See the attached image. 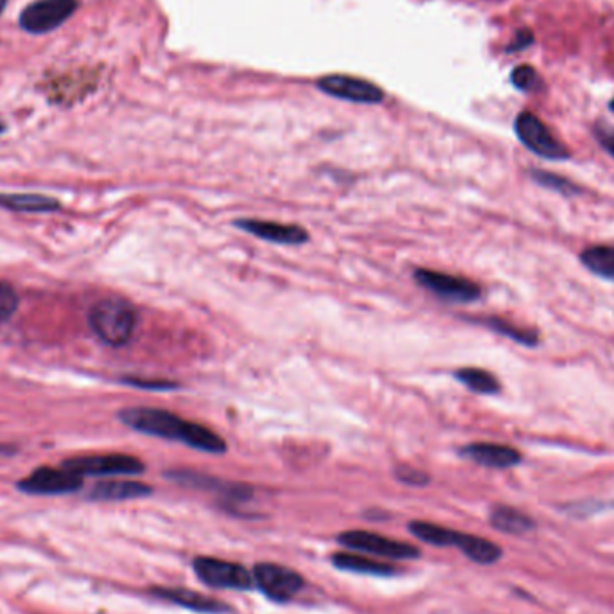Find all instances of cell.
I'll return each instance as SVG.
<instances>
[{
    "instance_id": "obj_1",
    "label": "cell",
    "mask_w": 614,
    "mask_h": 614,
    "mask_svg": "<svg viewBox=\"0 0 614 614\" xmlns=\"http://www.w3.org/2000/svg\"><path fill=\"white\" fill-rule=\"evenodd\" d=\"M119 419L124 426L139 433L157 439L178 440L185 446L203 453L220 455L227 451V444L218 433L205 428L202 424L184 421L176 413L167 412L162 408H146V406L124 408L123 412H119Z\"/></svg>"
},
{
    "instance_id": "obj_2",
    "label": "cell",
    "mask_w": 614,
    "mask_h": 614,
    "mask_svg": "<svg viewBox=\"0 0 614 614\" xmlns=\"http://www.w3.org/2000/svg\"><path fill=\"white\" fill-rule=\"evenodd\" d=\"M88 324L101 342L110 347H121L132 340L137 311L124 299L110 297L99 300L88 313Z\"/></svg>"
},
{
    "instance_id": "obj_3",
    "label": "cell",
    "mask_w": 614,
    "mask_h": 614,
    "mask_svg": "<svg viewBox=\"0 0 614 614\" xmlns=\"http://www.w3.org/2000/svg\"><path fill=\"white\" fill-rule=\"evenodd\" d=\"M514 132L518 135L519 142L537 157L555 162L568 160L571 157L570 150L553 135L552 130L537 115L521 112L514 121Z\"/></svg>"
},
{
    "instance_id": "obj_4",
    "label": "cell",
    "mask_w": 614,
    "mask_h": 614,
    "mask_svg": "<svg viewBox=\"0 0 614 614\" xmlns=\"http://www.w3.org/2000/svg\"><path fill=\"white\" fill-rule=\"evenodd\" d=\"M79 0H35L22 9L18 24L29 35H47L78 11Z\"/></svg>"
},
{
    "instance_id": "obj_5",
    "label": "cell",
    "mask_w": 614,
    "mask_h": 614,
    "mask_svg": "<svg viewBox=\"0 0 614 614\" xmlns=\"http://www.w3.org/2000/svg\"><path fill=\"white\" fill-rule=\"evenodd\" d=\"M63 467L79 476H133L144 473L146 465L130 455H87L65 460Z\"/></svg>"
},
{
    "instance_id": "obj_6",
    "label": "cell",
    "mask_w": 614,
    "mask_h": 614,
    "mask_svg": "<svg viewBox=\"0 0 614 614\" xmlns=\"http://www.w3.org/2000/svg\"><path fill=\"white\" fill-rule=\"evenodd\" d=\"M194 571L203 584L212 588L245 591L255 584L254 575L245 566L214 557H198L194 561Z\"/></svg>"
},
{
    "instance_id": "obj_7",
    "label": "cell",
    "mask_w": 614,
    "mask_h": 614,
    "mask_svg": "<svg viewBox=\"0 0 614 614\" xmlns=\"http://www.w3.org/2000/svg\"><path fill=\"white\" fill-rule=\"evenodd\" d=\"M338 539L343 546L351 548L354 552L369 553L376 557H385V559H394V561L419 557V550L412 544L394 541L390 537L379 536V534H372L365 530H349Z\"/></svg>"
},
{
    "instance_id": "obj_8",
    "label": "cell",
    "mask_w": 614,
    "mask_h": 614,
    "mask_svg": "<svg viewBox=\"0 0 614 614\" xmlns=\"http://www.w3.org/2000/svg\"><path fill=\"white\" fill-rule=\"evenodd\" d=\"M252 575L264 595L275 602H288L304 588V579L300 573L281 564L261 562L255 566Z\"/></svg>"
},
{
    "instance_id": "obj_9",
    "label": "cell",
    "mask_w": 614,
    "mask_h": 614,
    "mask_svg": "<svg viewBox=\"0 0 614 614\" xmlns=\"http://www.w3.org/2000/svg\"><path fill=\"white\" fill-rule=\"evenodd\" d=\"M83 476L72 473L69 469H56V467H38L24 480L18 482V489L27 494L36 496H60L71 494L81 489Z\"/></svg>"
},
{
    "instance_id": "obj_10",
    "label": "cell",
    "mask_w": 614,
    "mask_h": 614,
    "mask_svg": "<svg viewBox=\"0 0 614 614\" xmlns=\"http://www.w3.org/2000/svg\"><path fill=\"white\" fill-rule=\"evenodd\" d=\"M415 281L433 295L451 302H474L482 297V288L476 282L449 273L421 268L415 272Z\"/></svg>"
},
{
    "instance_id": "obj_11",
    "label": "cell",
    "mask_w": 614,
    "mask_h": 614,
    "mask_svg": "<svg viewBox=\"0 0 614 614\" xmlns=\"http://www.w3.org/2000/svg\"><path fill=\"white\" fill-rule=\"evenodd\" d=\"M318 88L327 96L361 105H378L385 97V92L374 83L352 76H325L318 79Z\"/></svg>"
},
{
    "instance_id": "obj_12",
    "label": "cell",
    "mask_w": 614,
    "mask_h": 614,
    "mask_svg": "<svg viewBox=\"0 0 614 614\" xmlns=\"http://www.w3.org/2000/svg\"><path fill=\"white\" fill-rule=\"evenodd\" d=\"M234 225L237 229L245 230L248 234L275 245H302L309 239V234L299 225H284L264 220H237Z\"/></svg>"
},
{
    "instance_id": "obj_13",
    "label": "cell",
    "mask_w": 614,
    "mask_h": 614,
    "mask_svg": "<svg viewBox=\"0 0 614 614\" xmlns=\"http://www.w3.org/2000/svg\"><path fill=\"white\" fill-rule=\"evenodd\" d=\"M460 455L483 467L491 469H510L523 460L518 449L501 444H491V442H476L460 449Z\"/></svg>"
},
{
    "instance_id": "obj_14",
    "label": "cell",
    "mask_w": 614,
    "mask_h": 614,
    "mask_svg": "<svg viewBox=\"0 0 614 614\" xmlns=\"http://www.w3.org/2000/svg\"><path fill=\"white\" fill-rule=\"evenodd\" d=\"M151 487L146 483L130 482V480H106L97 483L90 492V498L97 501L137 500L150 496Z\"/></svg>"
},
{
    "instance_id": "obj_15",
    "label": "cell",
    "mask_w": 614,
    "mask_h": 614,
    "mask_svg": "<svg viewBox=\"0 0 614 614\" xmlns=\"http://www.w3.org/2000/svg\"><path fill=\"white\" fill-rule=\"evenodd\" d=\"M153 595H157V597L160 598H166L167 602H173L176 606L191 609V611H196V613H221V611L225 609L223 604H220L218 600L205 597L202 593L191 591V589H153Z\"/></svg>"
},
{
    "instance_id": "obj_16",
    "label": "cell",
    "mask_w": 614,
    "mask_h": 614,
    "mask_svg": "<svg viewBox=\"0 0 614 614\" xmlns=\"http://www.w3.org/2000/svg\"><path fill=\"white\" fill-rule=\"evenodd\" d=\"M0 207L15 212H56L60 202L44 194H0Z\"/></svg>"
},
{
    "instance_id": "obj_17",
    "label": "cell",
    "mask_w": 614,
    "mask_h": 614,
    "mask_svg": "<svg viewBox=\"0 0 614 614\" xmlns=\"http://www.w3.org/2000/svg\"><path fill=\"white\" fill-rule=\"evenodd\" d=\"M333 564L340 570L365 573V575H378V577H390L394 575L395 568L388 562L376 561L356 553H336L333 555Z\"/></svg>"
},
{
    "instance_id": "obj_18",
    "label": "cell",
    "mask_w": 614,
    "mask_h": 614,
    "mask_svg": "<svg viewBox=\"0 0 614 614\" xmlns=\"http://www.w3.org/2000/svg\"><path fill=\"white\" fill-rule=\"evenodd\" d=\"M491 525L498 528L503 534H512V536L527 534L536 527L534 519L527 516L525 512L512 509V507H496L492 510Z\"/></svg>"
},
{
    "instance_id": "obj_19",
    "label": "cell",
    "mask_w": 614,
    "mask_h": 614,
    "mask_svg": "<svg viewBox=\"0 0 614 614\" xmlns=\"http://www.w3.org/2000/svg\"><path fill=\"white\" fill-rule=\"evenodd\" d=\"M580 261L589 272L604 281L614 282V248L613 246H591L580 254Z\"/></svg>"
},
{
    "instance_id": "obj_20",
    "label": "cell",
    "mask_w": 614,
    "mask_h": 614,
    "mask_svg": "<svg viewBox=\"0 0 614 614\" xmlns=\"http://www.w3.org/2000/svg\"><path fill=\"white\" fill-rule=\"evenodd\" d=\"M455 378L476 394L494 395L501 390L500 381L489 370L464 367L455 372Z\"/></svg>"
},
{
    "instance_id": "obj_21",
    "label": "cell",
    "mask_w": 614,
    "mask_h": 614,
    "mask_svg": "<svg viewBox=\"0 0 614 614\" xmlns=\"http://www.w3.org/2000/svg\"><path fill=\"white\" fill-rule=\"evenodd\" d=\"M410 532L417 539H421L424 543L433 544V546H455V539H457L455 530L440 527L435 523H426V521L410 523Z\"/></svg>"
},
{
    "instance_id": "obj_22",
    "label": "cell",
    "mask_w": 614,
    "mask_h": 614,
    "mask_svg": "<svg viewBox=\"0 0 614 614\" xmlns=\"http://www.w3.org/2000/svg\"><path fill=\"white\" fill-rule=\"evenodd\" d=\"M485 325L491 327L494 333L501 334V336H507L510 340L519 343V345H525V347H536L539 343V334L534 329H527V327H519V325L510 324L507 320H501V318H487Z\"/></svg>"
},
{
    "instance_id": "obj_23",
    "label": "cell",
    "mask_w": 614,
    "mask_h": 614,
    "mask_svg": "<svg viewBox=\"0 0 614 614\" xmlns=\"http://www.w3.org/2000/svg\"><path fill=\"white\" fill-rule=\"evenodd\" d=\"M510 83L516 90L525 92V94H536L544 88V81L539 76V72L530 65L514 67V71L510 74Z\"/></svg>"
},
{
    "instance_id": "obj_24",
    "label": "cell",
    "mask_w": 614,
    "mask_h": 614,
    "mask_svg": "<svg viewBox=\"0 0 614 614\" xmlns=\"http://www.w3.org/2000/svg\"><path fill=\"white\" fill-rule=\"evenodd\" d=\"M532 180L541 185V187H546V189H550V191H555V193L568 194V196L580 194L579 185H575L573 182H570V180H566L564 176L553 175V173H548V171H541V169L532 171Z\"/></svg>"
},
{
    "instance_id": "obj_25",
    "label": "cell",
    "mask_w": 614,
    "mask_h": 614,
    "mask_svg": "<svg viewBox=\"0 0 614 614\" xmlns=\"http://www.w3.org/2000/svg\"><path fill=\"white\" fill-rule=\"evenodd\" d=\"M18 299L17 291L9 286L8 282L0 281V322H6L11 316L17 313Z\"/></svg>"
},
{
    "instance_id": "obj_26",
    "label": "cell",
    "mask_w": 614,
    "mask_h": 614,
    "mask_svg": "<svg viewBox=\"0 0 614 614\" xmlns=\"http://www.w3.org/2000/svg\"><path fill=\"white\" fill-rule=\"evenodd\" d=\"M593 135L598 144L614 158V126L607 124L606 121H598L593 126Z\"/></svg>"
},
{
    "instance_id": "obj_27",
    "label": "cell",
    "mask_w": 614,
    "mask_h": 614,
    "mask_svg": "<svg viewBox=\"0 0 614 614\" xmlns=\"http://www.w3.org/2000/svg\"><path fill=\"white\" fill-rule=\"evenodd\" d=\"M124 383L137 386V388H146V390H176L180 386L166 379L124 378Z\"/></svg>"
},
{
    "instance_id": "obj_28",
    "label": "cell",
    "mask_w": 614,
    "mask_h": 614,
    "mask_svg": "<svg viewBox=\"0 0 614 614\" xmlns=\"http://www.w3.org/2000/svg\"><path fill=\"white\" fill-rule=\"evenodd\" d=\"M395 476L399 478V482L408 483V485H426L428 483V476L422 473V471H417V469H413L410 465H403V467H399L397 471H395Z\"/></svg>"
},
{
    "instance_id": "obj_29",
    "label": "cell",
    "mask_w": 614,
    "mask_h": 614,
    "mask_svg": "<svg viewBox=\"0 0 614 614\" xmlns=\"http://www.w3.org/2000/svg\"><path fill=\"white\" fill-rule=\"evenodd\" d=\"M534 40L536 38H534V33L530 29H521V31H518L516 38L512 40V44L505 51L507 53H521V51H525L528 47H532Z\"/></svg>"
},
{
    "instance_id": "obj_30",
    "label": "cell",
    "mask_w": 614,
    "mask_h": 614,
    "mask_svg": "<svg viewBox=\"0 0 614 614\" xmlns=\"http://www.w3.org/2000/svg\"><path fill=\"white\" fill-rule=\"evenodd\" d=\"M6 6H8V0H0V15H2V11L6 9Z\"/></svg>"
},
{
    "instance_id": "obj_31",
    "label": "cell",
    "mask_w": 614,
    "mask_h": 614,
    "mask_svg": "<svg viewBox=\"0 0 614 614\" xmlns=\"http://www.w3.org/2000/svg\"><path fill=\"white\" fill-rule=\"evenodd\" d=\"M4 132H6V124L0 123V135Z\"/></svg>"
},
{
    "instance_id": "obj_32",
    "label": "cell",
    "mask_w": 614,
    "mask_h": 614,
    "mask_svg": "<svg viewBox=\"0 0 614 614\" xmlns=\"http://www.w3.org/2000/svg\"><path fill=\"white\" fill-rule=\"evenodd\" d=\"M609 108H611V110H613L614 112V101H611V105H609Z\"/></svg>"
}]
</instances>
